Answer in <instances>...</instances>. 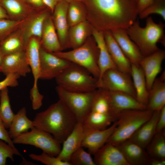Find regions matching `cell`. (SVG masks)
Masks as SVG:
<instances>
[{
	"mask_svg": "<svg viewBox=\"0 0 165 165\" xmlns=\"http://www.w3.org/2000/svg\"><path fill=\"white\" fill-rule=\"evenodd\" d=\"M91 25L102 31L127 29L138 15L137 0H79Z\"/></svg>",
	"mask_w": 165,
	"mask_h": 165,
	"instance_id": "1",
	"label": "cell"
},
{
	"mask_svg": "<svg viewBox=\"0 0 165 165\" xmlns=\"http://www.w3.org/2000/svg\"><path fill=\"white\" fill-rule=\"evenodd\" d=\"M33 122L34 127L50 134L61 144L77 122L75 116L60 99L37 113Z\"/></svg>",
	"mask_w": 165,
	"mask_h": 165,
	"instance_id": "2",
	"label": "cell"
},
{
	"mask_svg": "<svg viewBox=\"0 0 165 165\" xmlns=\"http://www.w3.org/2000/svg\"><path fill=\"white\" fill-rule=\"evenodd\" d=\"M165 26L161 22L156 23L151 16H148L146 18L145 27H141L139 21L136 20L126 30L130 38L145 57L159 49L157 45L158 42L165 45Z\"/></svg>",
	"mask_w": 165,
	"mask_h": 165,
	"instance_id": "3",
	"label": "cell"
},
{
	"mask_svg": "<svg viewBox=\"0 0 165 165\" xmlns=\"http://www.w3.org/2000/svg\"><path fill=\"white\" fill-rule=\"evenodd\" d=\"M153 112L147 109H129L116 114V127L107 142L116 146L129 139L142 125L150 118Z\"/></svg>",
	"mask_w": 165,
	"mask_h": 165,
	"instance_id": "4",
	"label": "cell"
},
{
	"mask_svg": "<svg viewBox=\"0 0 165 165\" xmlns=\"http://www.w3.org/2000/svg\"><path fill=\"white\" fill-rule=\"evenodd\" d=\"M52 53L85 68L97 79L99 78V50L93 38L87 39L82 45L72 50Z\"/></svg>",
	"mask_w": 165,
	"mask_h": 165,
	"instance_id": "5",
	"label": "cell"
},
{
	"mask_svg": "<svg viewBox=\"0 0 165 165\" xmlns=\"http://www.w3.org/2000/svg\"><path fill=\"white\" fill-rule=\"evenodd\" d=\"M55 79L58 86L71 91L89 92L98 89L97 79L73 63Z\"/></svg>",
	"mask_w": 165,
	"mask_h": 165,
	"instance_id": "6",
	"label": "cell"
},
{
	"mask_svg": "<svg viewBox=\"0 0 165 165\" xmlns=\"http://www.w3.org/2000/svg\"><path fill=\"white\" fill-rule=\"evenodd\" d=\"M56 90L60 100L75 117L82 123L90 112L98 89L85 92L68 90L59 86Z\"/></svg>",
	"mask_w": 165,
	"mask_h": 165,
	"instance_id": "7",
	"label": "cell"
},
{
	"mask_svg": "<svg viewBox=\"0 0 165 165\" xmlns=\"http://www.w3.org/2000/svg\"><path fill=\"white\" fill-rule=\"evenodd\" d=\"M12 140L14 144L32 145L40 149L43 152L55 156L58 155L61 148V144L51 134L35 127Z\"/></svg>",
	"mask_w": 165,
	"mask_h": 165,
	"instance_id": "8",
	"label": "cell"
},
{
	"mask_svg": "<svg viewBox=\"0 0 165 165\" xmlns=\"http://www.w3.org/2000/svg\"><path fill=\"white\" fill-rule=\"evenodd\" d=\"M98 89L127 93L136 98V94L130 75L117 69L105 71L97 79Z\"/></svg>",
	"mask_w": 165,
	"mask_h": 165,
	"instance_id": "9",
	"label": "cell"
},
{
	"mask_svg": "<svg viewBox=\"0 0 165 165\" xmlns=\"http://www.w3.org/2000/svg\"><path fill=\"white\" fill-rule=\"evenodd\" d=\"M39 79L56 78L72 63L42 48L40 50Z\"/></svg>",
	"mask_w": 165,
	"mask_h": 165,
	"instance_id": "10",
	"label": "cell"
},
{
	"mask_svg": "<svg viewBox=\"0 0 165 165\" xmlns=\"http://www.w3.org/2000/svg\"><path fill=\"white\" fill-rule=\"evenodd\" d=\"M103 90V89H102ZM108 98L110 113L115 116L119 112L129 109H145V106L127 93L103 90Z\"/></svg>",
	"mask_w": 165,
	"mask_h": 165,
	"instance_id": "11",
	"label": "cell"
},
{
	"mask_svg": "<svg viewBox=\"0 0 165 165\" xmlns=\"http://www.w3.org/2000/svg\"><path fill=\"white\" fill-rule=\"evenodd\" d=\"M165 58V51L159 49L151 54L144 57L141 61L139 65L144 73L148 91L161 72L162 63Z\"/></svg>",
	"mask_w": 165,
	"mask_h": 165,
	"instance_id": "12",
	"label": "cell"
},
{
	"mask_svg": "<svg viewBox=\"0 0 165 165\" xmlns=\"http://www.w3.org/2000/svg\"><path fill=\"white\" fill-rule=\"evenodd\" d=\"M68 2L66 0H61L56 5L53 12V21L63 50L70 47L68 38Z\"/></svg>",
	"mask_w": 165,
	"mask_h": 165,
	"instance_id": "13",
	"label": "cell"
},
{
	"mask_svg": "<svg viewBox=\"0 0 165 165\" xmlns=\"http://www.w3.org/2000/svg\"><path fill=\"white\" fill-rule=\"evenodd\" d=\"M111 31L124 55L131 64L139 65L144 57L138 46L130 38L126 29L117 28Z\"/></svg>",
	"mask_w": 165,
	"mask_h": 165,
	"instance_id": "14",
	"label": "cell"
},
{
	"mask_svg": "<svg viewBox=\"0 0 165 165\" xmlns=\"http://www.w3.org/2000/svg\"><path fill=\"white\" fill-rule=\"evenodd\" d=\"M1 67L2 72L6 76L15 74L20 77H25L31 72L26 60L25 51L4 55Z\"/></svg>",
	"mask_w": 165,
	"mask_h": 165,
	"instance_id": "15",
	"label": "cell"
},
{
	"mask_svg": "<svg viewBox=\"0 0 165 165\" xmlns=\"http://www.w3.org/2000/svg\"><path fill=\"white\" fill-rule=\"evenodd\" d=\"M117 126L115 121L107 128L84 132L81 146L87 149L88 152L94 155L106 143Z\"/></svg>",
	"mask_w": 165,
	"mask_h": 165,
	"instance_id": "16",
	"label": "cell"
},
{
	"mask_svg": "<svg viewBox=\"0 0 165 165\" xmlns=\"http://www.w3.org/2000/svg\"><path fill=\"white\" fill-rule=\"evenodd\" d=\"M94 155L96 165H130L117 147L108 142Z\"/></svg>",
	"mask_w": 165,
	"mask_h": 165,
	"instance_id": "17",
	"label": "cell"
},
{
	"mask_svg": "<svg viewBox=\"0 0 165 165\" xmlns=\"http://www.w3.org/2000/svg\"><path fill=\"white\" fill-rule=\"evenodd\" d=\"M103 33L108 50L117 69L130 75L131 64L124 55L111 31H104Z\"/></svg>",
	"mask_w": 165,
	"mask_h": 165,
	"instance_id": "18",
	"label": "cell"
},
{
	"mask_svg": "<svg viewBox=\"0 0 165 165\" xmlns=\"http://www.w3.org/2000/svg\"><path fill=\"white\" fill-rule=\"evenodd\" d=\"M83 135L82 123L77 122L72 131L62 143L61 151L56 156L62 161L69 162L72 154L81 146Z\"/></svg>",
	"mask_w": 165,
	"mask_h": 165,
	"instance_id": "19",
	"label": "cell"
},
{
	"mask_svg": "<svg viewBox=\"0 0 165 165\" xmlns=\"http://www.w3.org/2000/svg\"><path fill=\"white\" fill-rule=\"evenodd\" d=\"M160 111L154 112L150 118L142 125L129 139L143 148H146L156 134Z\"/></svg>",
	"mask_w": 165,
	"mask_h": 165,
	"instance_id": "20",
	"label": "cell"
},
{
	"mask_svg": "<svg viewBox=\"0 0 165 165\" xmlns=\"http://www.w3.org/2000/svg\"><path fill=\"white\" fill-rule=\"evenodd\" d=\"M91 33L99 50L98 65L100 73L99 79L107 70L117 68L107 48L103 31L97 30L92 26Z\"/></svg>",
	"mask_w": 165,
	"mask_h": 165,
	"instance_id": "21",
	"label": "cell"
},
{
	"mask_svg": "<svg viewBox=\"0 0 165 165\" xmlns=\"http://www.w3.org/2000/svg\"><path fill=\"white\" fill-rule=\"evenodd\" d=\"M116 146L130 165H143L148 162V159L144 148L129 139Z\"/></svg>",
	"mask_w": 165,
	"mask_h": 165,
	"instance_id": "22",
	"label": "cell"
},
{
	"mask_svg": "<svg viewBox=\"0 0 165 165\" xmlns=\"http://www.w3.org/2000/svg\"><path fill=\"white\" fill-rule=\"evenodd\" d=\"M165 80L164 72L155 80L148 91L147 109L153 112L159 111L165 106Z\"/></svg>",
	"mask_w": 165,
	"mask_h": 165,
	"instance_id": "23",
	"label": "cell"
},
{
	"mask_svg": "<svg viewBox=\"0 0 165 165\" xmlns=\"http://www.w3.org/2000/svg\"><path fill=\"white\" fill-rule=\"evenodd\" d=\"M40 48L41 44L38 39L32 37L28 42L25 50L26 60L33 77V85L34 86H38V82L39 79Z\"/></svg>",
	"mask_w": 165,
	"mask_h": 165,
	"instance_id": "24",
	"label": "cell"
},
{
	"mask_svg": "<svg viewBox=\"0 0 165 165\" xmlns=\"http://www.w3.org/2000/svg\"><path fill=\"white\" fill-rule=\"evenodd\" d=\"M42 37L41 47L45 50L55 53L63 50L53 20L50 17H47L45 21Z\"/></svg>",
	"mask_w": 165,
	"mask_h": 165,
	"instance_id": "25",
	"label": "cell"
},
{
	"mask_svg": "<svg viewBox=\"0 0 165 165\" xmlns=\"http://www.w3.org/2000/svg\"><path fill=\"white\" fill-rule=\"evenodd\" d=\"M116 119V116L110 113L90 111L82 123L84 132L105 129L115 122Z\"/></svg>",
	"mask_w": 165,
	"mask_h": 165,
	"instance_id": "26",
	"label": "cell"
},
{
	"mask_svg": "<svg viewBox=\"0 0 165 165\" xmlns=\"http://www.w3.org/2000/svg\"><path fill=\"white\" fill-rule=\"evenodd\" d=\"M130 75L136 94V99L147 108L148 91L143 72L139 65L131 64Z\"/></svg>",
	"mask_w": 165,
	"mask_h": 165,
	"instance_id": "27",
	"label": "cell"
},
{
	"mask_svg": "<svg viewBox=\"0 0 165 165\" xmlns=\"http://www.w3.org/2000/svg\"><path fill=\"white\" fill-rule=\"evenodd\" d=\"M34 127L33 121L27 116L26 108L23 107L14 114L9 128V134L10 138L13 139Z\"/></svg>",
	"mask_w": 165,
	"mask_h": 165,
	"instance_id": "28",
	"label": "cell"
},
{
	"mask_svg": "<svg viewBox=\"0 0 165 165\" xmlns=\"http://www.w3.org/2000/svg\"><path fill=\"white\" fill-rule=\"evenodd\" d=\"M70 27L68 32V42L70 47L74 49L81 46L86 42L91 27L90 28L86 20Z\"/></svg>",
	"mask_w": 165,
	"mask_h": 165,
	"instance_id": "29",
	"label": "cell"
},
{
	"mask_svg": "<svg viewBox=\"0 0 165 165\" xmlns=\"http://www.w3.org/2000/svg\"><path fill=\"white\" fill-rule=\"evenodd\" d=\"M47 12H43L36 16L28 24L24 33V41L26 45L32 37H42L44 22L47 17Z\"/></svg>",
	"mask_w": 165,
	"mask_h": 165,
	"instance_id": "30",
	"label": "cell"
},
{
	"mask_svg": "<svg viewBox=\"0 0 165 165\" xmlns=\"http://www.w3.org/2000/svg\"><path fill=\"white\" fill-rule=\"evenodd\" d=\"M68 2L67 18L69 26H72L86 20V9L83 3L79 0Z\"/></svg>",
	"mask_w": 165,
	"mask_h": 165,
	"instance_id": "31",
	"label": "cell"
},
{
	"mask_svg": "<svg viewBox=\"0 0 165 165\" xmlns=\"http://www.w3.org/2000/svg\"><path fill=\"white\" fill-rule=\"evenodd\" d=\"M14 115L11 107L7 88L0 91V117L6 129L9 128Z\"/></svg>",
	"mask_w": 165,
	"mask_h": 165,
	"instance_id": "32",
	"label": "cell"
},
{
	"mask_svg": "<svg viewBox=\"0 0 165 165\" xmlns=\"http://www.w3.org/2000/svg\"><path fill=\"white\" fill-rule=\"evenodd\" d=\"M0 5L4 9L8 15L13 16H21L33 8L24 0H2L0 2Z\"/></svg>",
	"mask_w": 165,
	"mask_h": 165,
	"instance_id": "33",
	"label": "cell"
},
{
	"mask_svg": "<svg viewBox=\"0 0 165 165\" xmlns=\"http://www.w3.org/2000/svg\"><path fill=\"white\" fill-rule=\"evenodd\" d=\"M0 46L4 55L17 52L25 51L26 45L16 36H8L0 42Z\"/></svg>",
	"mask_w": 165,
	"mask_h": 165,
	"instance_id": "34",
	"label": "cell"
},
{
	"mask_svg": "<svg viewBox=\"0 0 165 165\" xmlns=\"http://www.w3.org/2000/svg\"><path fill=\"white\" fill-rule=\"evenodd\" d=\"M156 134L150 147V154L156 158L165 160V140L164 135L161 132Z\"/></svg>",
	"mask_w": 165,
	"mask_h": 165,
	"instance_id": "35",
	"label": "cell"
},
{
	"mask_svg": "<svg viewBox=\"0 0 165 165\" xmlns=\"http://www.w3.org/2000/svg\"><path fill=\"white\" fill-rule=\"evenodd\" d=\"M98 89L90 111L104 114H111L108 99L104 90L101 89Z\"/></svg>",
	"mask_w": 165,
	"mask_h": 165,
	"instance_id": "36",
	"label": "cell"
},
{
	"mask_svg": "<svg viewBox=\"0 0 165 165\" xmlns=\"http://www.w3.org/2000/svg\"><path fill=\"white\" fill-rule=\"evenodd\" d=\"M69 162L72 165H96L91 154L82 146L72 154Z\"/></svg>",
	"mask_w": 165,
	"mask_h": 165,
	"instance_id": "37",
	"label": "cell"
},
{
	"mask_svg": "<svg viewBox=\"0 0 165 165\" xmlns=\"http://www.w3.org/2000/svg\"><path fill=\"white\" fill-rule=\"evenodd\" d=\"M153 14L160 15L165 20V0H156L148 6L138 15L141 19L146 18Z\"/></svg>",
	"mask_w": 165,
	"mask_h": 165,
	"instance_id": "38",
	"label": "cell"
},
{
	"mask_svg": "<svg viewBox=\"0 0 165 165\" xmlns=\"http://www.w3.org/2000/svg\"><path fill=\"white\" fill-rule=\"evenodd\" d=\"M29 157L33 160L46 165H72L69 162L62 161L57 156L50 155L44 152L40 155L31 153L29 155Z\"/></svg>",
	"mask_w": 165,
	"mask_h": 165,
	"instance_id": "39",
	"label": "cell"
},
{
	"mask_svg": "<svg viewBox=\"0 0 165 165\" xmlns=\"http://www.w3.org/2000/svg\"><path fill=\"white\" fill-rule=\"evenodd\" d=\"M24 21V20H14L6 18L0 19V42L9 35L13 29Z\"/></svg>",
	"mask_w": 165,
	"mask_h": 165,
	"instance_id": "40",
	"label": "cell"
},
{
	"mask_svg": "<svg viewBox=\"0 0 165 165\" xmlns=\"http://www.w3.org/2000/svg\"><path fill=\"white\" fill-rule=\"evenodd\" d=\"M14 155L21 156L18 150L15 149L10 145L0 139V165H6L8 158L14 161Z\"/></svg>",
	"mask_w": 165,
	"mask_h": 165,
	"instance_id": "41",
	"label": "cell"
},
{
	"mask_svg": "<svg viewBox=\"0 0 165 165\" xmlns=\"http://www.w3.org/2000/svg\"><path fill=\"white\" fill-rule=\"evenodd\" d=\"M30 97L33 109L35 110L39 109L42 105L43 96L40 93L38 86L33 85L30 90Z\"/></svg>",
	"mask_w": 165,
	"mask_h": 165,
	"instance_id": "42",
	"label": "cell"
},
{
	"mask_svg": "<svg viewBox=\"0 0 165 165\" xmlns=\"http://www.w3.org/2000/svg\"><path fill=\"white\" fill-rule=\"evenodd\" d=\"M20 77L15 74H10L0 81V91L9 87H15L18 85V79Z\"/></svg>",
	"mask_w": 165,
	"mask_h": 165,
	"instance_id": "43",
	"label": "cell"
},
{
	"mask_svg": "<svg viewBox=\"0 0 165 165\" xmlns=\"http://www.w3.org/2000/svg\"><path fill=\"white\" fill-rule=\"evenodd\" d=\"M0 139L6 142L15 149L18 150L15 147L13 140L10 137L8 131L5 128L3 123L0 117Z\"/></svg>",
	"mask_w": 165,
	"mask_h": 165,
	"instance_id": "44",
	"label": "cell"
},
{
	"mask_svg": "<svg viewBox=\"0 0 165 165\" xmlns=\"http://www.w3.org/2000/svg\"><path fill=\"white\" fill-rule=\"evenodd\" d=\"M165 127V106L160 110L156 125V134L160 132Z\"/></svg>",
	"mask_w": 165,
	"mask_h": 165,
	"instance_id": "45",
	"label": "cell"
},
{
	"mask_svg": "<svg viewBox=\"0 0 165 165\" xmlns=\"http://www.w3.org/2000/svg\"><path fill=\"white\" fill-rule=\"evenodd\" d=\"M156 0H137L138 14Z\"/></svg>",
	"mask_w": 165,
	"mask_h": 165,
	"instance_id": "46",
	"label": "cell"
},
{
	"mask_svg": "<svg viewBox=\"0 0 165 165\" xmlns=\"http://www.w3.org/2000/svg\"><path fill=\"white\" fill-rule=\"evenodd\" d=\"M33 8H41L46 7L43 0H24Z\"/></svg>",
	"mask_w": 165,
	"mask_h": 165,
	"instance_id": "47",
	"label": "cell"
},
{
	"mask_svg": "<svg viewBox=\"0 0 165 165\" xmlns=\"http://www.w3.org/2000/svg\"><path fill=\"white\" fill-rule=\"evenodd\" d=\"M61 0H43L46 7L53 12L54 8L57 3Z\"/></svg>",
	"mask_w": 165,
	"mask_h": 165,
	"instance_id": "48",
	"label": "cell"
},
{
	"mask_svg": "<svg viewBox=\"0 0 165 165\" xmlns=\"http://www.w3.org/2000/svg\"><path fill=\"white\" fill-rule=\"evenodd\" d=\"M148 162L151 165H165V160H161L159 159H152L149 160H148Z\"/></svg>",
	"mask_w": 165,
	"mask_h": 165,
	"instance_id": "49",
	"label": "cell"
},
{
	"mask_svg": "<svg viewBox=\"0 0 165 165\" xmlns=\"http://www.w3.org/2000/svg\"><path fill=\"white\" fill-rule=\"evenodd\" d=\"M9 16L4 9L0 5V19H8Z\"/></svg>",
	"mask_w": 165,
	"mask_h": 165,
	"instance_id": "50",
	"label": "cell"
},
{
	"mask_svg": "<svg viewBox=\"0 0 165 165\" xmlns=\"http://www.w3.org/2000/svg\"><path fill=\"white\" fill-rule=\"evenodd\" d=\"M4 55L3 54L0 46V67H1Z\"/></svg>",
	"mask_w": 165,
	"mask_h": 165,
	"instance_id": "51",
	"label": "cell"
},
{
	"mask_svg": "<svg viewBox=\"0 0 165 165\" xmlns=\"http://www.w3.org/2000/svg\"><path fill=\"white\" fill-rule=\"evenodd\" d=\"M67 0L68 1H73V0H79H79Z\"/></svg>",
	"mask_w": 165,
	"mask_h": 165,
	"instance_id": "52",
	"label": "cell"
},
{
	"mask_svg": "<svg viewBox=\"0 0 165 165\" xmlns=\"http://www.w3.org/2000/svg\"><path fill=\"white\" fill-rule=\"evenodd\" d=\"M0 72H2V70H1V67H0Z\"/></svg>",
	"mask_w": 165,
	"mask_h": 165,
	"instance_id": "53",
	"label": "cell"
},
{
	"mask_svg": "<svg viewBox=\"0 0 165 165\" xmlns=\"http://www.w3.org/2000/svg\"><path fill=\"white\" fill-rule=\"evenodd\" d=\"M2 0H0V2Z\"/></svg>",
	"mask_w": 165,
	"mask_h": 165,
	"instance_id": "54",
	"label": "cell"
}]
</instances>
